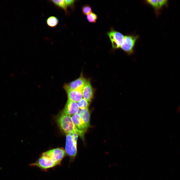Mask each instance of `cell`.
Wrapping results in <instances>:
<instances>
[{"label":"cell","mask_w":180,"mask_h":180,"mask_svg":"<svg viewBox=\"0 0 180 180\" xmlns=\"http://www.w3.org/2000/svg\"><path fill=\"white\" fill-rule=\"evenodd\" d=\"M66 154L65 150L62 148L50 150L43 152L38 160L30 164V166L46 170L60 164Z\"/></svg>","instance_id":"1"},{"label":"cell","mask_w":180,"mask_h":180,"mask_svg":"<svg viewBox=\"0 0 180 180\" xmlns=\"http://www.w3.org/2000/svg\"><path fill=\"white\" fill-rule=\"evenodd\" d=\"M78 136L77 133L75 132L66 134L65 150L70 157V162L74 161L77 154V143Z\"/></svg>","instance_id":"3"},{"label":"cell","mask_w":180,"mask_h":180,"mask_svg":"<svg viewBox=\"0 0 180 180\" xmlns=\"http://www.w3.org/2000/svg\"><path fill=\"white\" fill-rule=\"evenodd\" d=\"M146 2L150 5L154 9L156 13L159 10L158 4V0H146Z\"/></svg>","instance_id":"15"},{"label":"cell","mask_w":180,"mask_h":180,"mask_svg":"<svg viewBox=\"0 0 180 180\" xmlns=\"http://www.w3.org/2000/svg\"><path fill=\"white\" fill-rule=\"evenodd\" d=\"M86 18L89 22L95 23L98 18V16L96 14L92 12L87 15Z\"/></svg>","instance_id":"16"},{"label":"cell","mask_w":180,"mask_h":180,"mask_svg":"<svg viewBox=\"0 0 180 180\" xmlns=\"http://www.w3.org/2000/svg\"><path fill=\"white\" fill-rule=\"evenodd\" d=\"M107 34L110 40L112 48L114 49L120 48L124 42L125 36L113 28H111Z\"/></svg>","instance_id":"5"},{"label":"cell","mask_w":180,"mask_h":180,"mask_svg":"<svg viewBox=\"0 0 180 180\" xmlns=\"http://www.w3.org/2000/svg\"><path fill=\"white\" fill-rule=\"evenodd\" d=\"M49 2L51 3L58 8H60L63 10L65 12L66 14H68V10L67 6L65 2V0H51L48 1Z\"/></svg>","instance_id":"12"},{"label":"cell","mask_w":180,"mask_h":180,"mask_svg":"<svg viewBox=\"0 0 180 180\" xmlns=\"http://www.w3.org/2000/svg\"><path fill=\"white\" fill-rule=\"evenodd\" d=\"M139 38L138 35H125L124 42L120 48L128 55L132 54L134 53V47Z\"/></svg>","instance_id":"4"},{"label":"cell","mask_w":180,"mask_h":180,"mask_svg":"<svg viewBox=\"0 0 180 180\" xmlns=\"http://www.w3.org/2000/svg\"><path fill=\"white\" fill-rule=\"evenodd\" d=\"M46 22L47 26L50 28L56 27L58 24L59 20L56 16H54L49 17L46 20Z\"/></svg>","instance_id":"13"},{"label":"cell","mask_w":180,"mask_h":180,"mask_svg":"<svg viewBox=\"0 0 180 180\" xmlns=\"http://www.w3.org/2000/svg\"><path fill=\"white\" fill-rule=\"evenodd\" d=\"M158 1L159 10L163 6L166 5L168 2V0H158Z\"/></svg>","instance_id":"18"},{"label":"cell","mask_w":180,"mask_h":180,"mask_svg":"<svg viewBox=\"0 0 180 180\" xmlns=\"http://www.w3.org/2000/svg\"><path fill=\"white\" fill-rule=\"evenodd\" d=\"M57 122L60 128L65 134L76 133L83 140H84L85 133L78 129L73 122L71 116L61 114L58 118Z\"/></svg>","instance_id":"2"},{"label":"cell","mask_w":180,"mask_h":180,"mask_svg":"<svg viewBox=\"0 0 180 180\" xmlns=\"http://www.w3.org/2000/svg\"><path fill=\"white\" fill-rule=\"evenodd\" d=\"M82 11L84 14L87 15L92 12V9L90 5L86 4L82 6Z\"/></svg>","instance_id":"17"},{"label":"cell","mask_w":180,"mask_h":180,"mask_svg":"<svg viewBox=\"0 0 180 180\" xmlns=\"http://www.w3.org/2000/svg\"><path fill=\"white\" fill-rule=\"evenodd\" d=\"M77 103L79 109H80L88 108L90 104L87 100L83 98Z\"/></svg>","instance_id":"14"},{"label":"cell","mask_w":180,"mask_h":180,"mask_svg":"<svg viewBox=\"0 0 180 180\" xmlns=\"http://www.w3.org/2000/svg\"><path fill=\"white\" fill-rule=\"evenodd\" d=\"M87 80L83 76L82 74H81L80 76L76 80L68 84H65L63 88L64 89L78 90L82 91Z\"/></svg>","instance_id":"6"},{"label":"cell","mask_w":180,"mask_h":180,"mask_svg":"<svg viewBox=\"0 0 180 180\" xmlns=\"http://www.w3.org/2000/svg\"><path fill=\"white\" fill-rule=\"evenodd\" d=\"M68 100L77 102L83 98L82 91L78 90L64 89Z\"/></svg>","instance_id":"9"},{"label":"cell","mask_w":180,"mask_h":180,"mask_svg":"<svg viewBox=\"0 0 180 180\" xmlns=\"http://www.w3.org/2000/svg\"><path fill=\"white\" fill-rule=\"evenodd\" d=\"M82 92L83 98L90 103L93 96L94 91L90 80H87Z\"/></svg>","instance_id":"8"},{"label":"cell","mask_w":180,"mask_h":180,"mask_svg":"<svg viewBox=\"0 0 180 180\" xmlns=\"http://www.w3.org/2000/svg\"><path fill=\"white\" fill-rule=\"evenodd\" d=\"M65 1L67 6H68L72 7L76 0H65Z\"/></svg>","instance_id":"19"},{"label":"cell","mask_w":180,"mask_h":180,"mask_svg":"<svg viewBox=\"0 0 180 180\" xmlns=\"http://www.w3.org/2000/svg\"><path fill=\"white\" fill-rule=\"evenodd\" d=\"M71 117L73 122L78 129L85 133L88 128L80 114L77 113Z\"/></svg>","instance_id":"10"},{"label":"cell","mask_w":180,"mask_h":180,"mask_svg":"<svg viewBox=\"0 0 180 180\" xmlns=\"http://www.w3.org/2000/svg\"><path fill=\"white\" fill-rule=\"evenodd\" d=\"M78 113L80 115L88 128L90 126V114L88 108L79 109Z\"/></svg>","instance_id":"11"},{"label":"cell","mask_w":180,"mask_h":180,"mask_svg":"<svg viewBox=\"0 0 180 180\" xmlns=\"http://www.w3.org/2000/svg\"><path fill=\"white\" fill-rule=\"evenodd\" d=\"M79 108L77 102L68 100L62 114L72 116L78 113Z\"/></svg>","instance_id":"7"}]
</instances>
